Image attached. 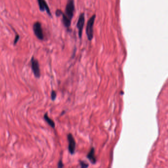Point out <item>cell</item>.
<instances>
[{
  "mask_svg": "<svg viewBox=\"0 0 168 168\" xmlns=\"http://www.w3.org/2000/svg\"><path fill=\"white\" fill-rule=\"evenodd\" d=\"M34 33L36 38L41 41L44 39V34L43 32L41 24L39 22H36L33 26Z\"/></svg>",
  "mask_w": 168,
  "mask_h": 168,
  "instance_id": "3957f363",
  "label": "cell"
},
{
  "mask_svg": "<svg viewBox=\"0 0 168 168\" xmlns=\"http://www.w3.org/2000/svg\"><path fill=\"white\" fill-rule=\"evenodd\" d=\"M20 36L18 34H17L15 36V39H14V45H15L16 44L17 42H18V40L19 39Z\"/></svg>",
  "mask_w": 168,
  "mask_h": 168,
  "instance_id": "7c38bea8",
  "label": "cell"
},
{
  "mask_svg": "<svg viewBox=\"0 0 168 168\" xmlns=\"http://www.w3.org/2000/svg\"><path fill=\"white\" fill-rule=\"evenodd\" d=\"M87 157L88 158L90 162L92 164H95L96 162V158L95 156V150L93 147L91 150L89 152L88 154L87 155Z\"/></svg>",
  "mask_w": 168,
  "mask_h": 168,
  "instance_id": "ba28073f",
  "label": "cell"
},
{
  "mask_svg": "<svg viewBox=\"0 0 168 168\" xmlns=\"http://www.w3.org/2000/svg\"><path fill=\"white\" fill-rule=\"evenodd\" d=\"M38 3L40 11H46L47 14L50 16H51L52 15L50 12V9L49 8V6L46 2V1L45 0H38Z\"/></svg>",
  "mask_w": 168,
  "mask_h": 168,
  "instance_id": "52a82bcc",
  "label": "cell"
},
{
  "mask_svg": "<svg viewBox=\"0 0 168 168\" xmlns=\"http://www.w3.org/2000/svg\"><path fill=\"white\" fill-rule=\"evenodd\" d=\"M96 15H93L91 16L88 21L87 24V29H86V32H87V36L89 41H91L93 38V35H94V22L95 20Z\"/></svg>",
  "mask_w": 168,
  "mask_h": 168,
  "instance_id": "6da1fadb",
  "label": "cell"
},
{
  "mask_svg": "<svg viewBox=\"0 0 168 168\" xmlns=\"http://www.w3.org/2000/svg\"><path fill=\"white\" fill-rule=\"evenodd\" d=\"M80 165L81 167L82 168H87L88 167V164L86 163L84 161H80Z\"/></svg>",
  "mask_w": 168,
  "mask_h": 168,
  "instance_id": "8fae6325",
  "label": "cell"
},
{
  "mask_svg": "<svg viewBox=\"0 0 168 168\" xmlns=\"http://www.w3.org/2000/svg\"><path fill=\"white\" fill-rule=\"evenodd\" d=\"M74 0H68L66 6L65 12L63 14L69 19L71 20L74 16Z\"/></svg>",
  "mask_w": 168,
  "mask_h": 168,
  "instance_id": "7a4b0ae2",
  "label": "cell"
},
{
  "mask_svg": "<svg viewBox=\"0 0 168 168\" xmlns=\"http://www.w3.org/2000/svg\"><path fill=\"white\" fill-rule=\"evenodd\" d=\"M56 96H57V94H56V92L54 90H52L51 92V94L52 100L54 101L56 99Z\"/></svg>",
  "mask_w": 168,
  "mask_h": 168,
  "instance_id": "30bf717a",
  "label": "cell"
},
{
  "mask_svg": "<svg viewBox=\"0 0 168 168\" xmlns=\"http://www.w3.org/2000/svg\"><path fill=\"white\" fill-rule=\"evenodd\" d=\"M62 11L60 10V9H57L56 11V15L57 16H59L61 15H62Z\"/></svg>",
  "mask_w": 168,
  "mask_h": 168,
  "instance_id": "5bb4252c",
  "label": "cell"
},
{
  "mask_svg": "<svg viewBox=\"0 0 168 168\" xmlns=\"http://www.w3.org/2000/svg\"><path fill=\"white\" fill-rule=\"evenodd\" d=\"M64 167V165L63 164V162H62V161L61 160L59 161L58 163V168H62Z\"/></svg>",
  "mask_w": 168,
  "mask_h": 168,
  "instance_id": "4fadbf2b",
  "label": "cell"
},
{
  "mask_svg": "<svg viewBox=\"0 0 168 168\" xmlns=\"http://www.w3.org/2000/svg\"><path fill=\"white\" fill-rule=\"evenodd\" d=\"M44 119L46 120V122L48 123L49 125L50 126V127L52 128H54L55 127V124L54 122L51 118L49 117L47 112L44 114Z\"/></svg>",
  "mask_w": 168,
  "mask_h": 168,
  "instance_id": "9c48e42d",
  "label": "cell"
},
{
  "mask_svg": "<svg viewBox=\"0 0 168 168\" xmlns=\"http://www.w3.org/2000/svg\"><path fill=\"white\" fill-rule=\"evenodd\" d=\"M84 22H85V16H84V14H80L79 17V20L77 22V29L79 30V36L80 39H81L82 35V32H83V27L84 25Z\"/></svg>",
  "mask_w": 168,
  "mask_h": 168,
  "instance_id": "5b68a950",
  "label": "cell"
},
{
  "mask_svg": "<svg viewBox=\"0 0 168 168\" xmlns=\"http://www.w3.org/2000/svg\"><path fill=\"white\" fill-rule=\"evenodd\" d=\"M68 140L69 152L71 154H74L76 150V142L74 138L71 134H69L68 135Z\"/></svg>",
  "mask_w": 168,
  "mask_h": 168,
  "instance_id": "8992f818",
  "label": "cell"
},
{
  "mask_svg": "<svg viewBox=\"0 0 168 168\" xmlns=\"http://www.w3.org/2000/svg\"><path fill=\"white\" fill-rule=\"evenodd\" d=\"M31 68L34 76L36 78H39L41 76V70L39 68V63L36 59L32 57L31 60Z\"/></svg>",
  "mask_w": 168,
  "mask_h": 168,
  "instance_id": "277c9868",
  "label": "cell"
}]
</instances>
